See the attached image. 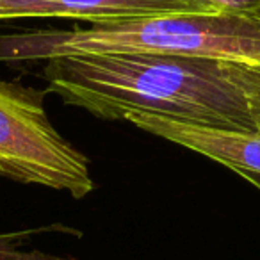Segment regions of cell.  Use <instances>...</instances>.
<instances>
[{"label": "cell", "mask_w": 260, "mask_h": 260, "mask_svg": "<svg viewBox=\"0 0 260 260\" xmlns=\"http://www.w3.org/2000/svg\"><path fill=\"white\" fill-rule=\"evenodd\" d=\"M41 232H64V234H73L80 237V232H75L73 228L62 226V224H50L45 228H32V230L22 232H9V234H0V260H77L73 256H57L50 253L38 251V249H29L23 251L22 244L34 234Z\"/></svg>", "instance_id": "cell-6"}, {"label": "cell", "mask_w": 260, "mask_h": 260, "mask_svg": "<svg viewBox=\"0 0 260 260\" xmlns=\"http://www.w3.org/2000/svg\"><path fill=\"white\" fill-rule=\"evenodd\" d=\"M48 91L98 119L130 111L256 132L239 62L194 55L102 54L45 61Z\"/></svg>", "instance_id": "cell-1"}, {"label": "cell", "mask_w": 260, "mask_h": 260, "mask_svg": "<svg viewBox=\"0 0 260 260\" xmlns=\"http://www.w3.org/2000/svg\"><path fill=\"white\" fill-rule=\"evenodd\" d=\"M45 96L47 91L0 79V177L80 200L94 189L89 160L52 125Z\"/></svg>", "instance_id": "cell-3"}, {"label": "cell", "mask_w": 260, "mask_h": 260, "mask_svg": "<svg viewBox=\"0 0 260 260\" xmlns=\"http://www.w3.org/2000/svg\"><path fill=\"white\" fill-rule=\"evenodd\" d=\"M239 73H241L242 86L248 94L249 107H251V114L255 119V128L256 132H260V66L239 62Z\"/></svg>", "instance_id": "cell-7"}, {"label": "cell", "mask_w": 260, "mask_h": 260, "mask_svg": "<svg viewBox=\"0 0 260 260\" xmlns=\"http://www.w3.org/2000/svg\"><path fill=\"white\" fill-rule=\"evenodd\" d=\"M209 2L226 13L260 15V0H209Z\"/></svg>", "instance_id": "cell-8"}, {"label": "cell", "mask_w": 260, "mask_h": 260, "mask_svg": "<svg viewBox=\"0 0 260 260\" xmlns=\"http://www.w3.org/2000/svg\"><path fill=\"white\" fill-rule=\"evenodd\" d=\"M209 0H0V20L64 18L96 23L168 15H219Z\"/></svg>", "instance_id": "cell-4"}, {"label": "cell", "mask_w": 260, "mask_h": 260, "mask_svg": "<svg viewBox=\"0 0 260 260\" xmlns=\"http://www.w3.org/2000/svg\"><path fill=\"white\" fill-rule=\"evenodd\" d=\"M102 54L194 55L260 66V15H168L0 34V62Z\"/></svg>", "instance_id": "cell-2"}, {"label": "cell", "mask_w": 260, "mask_h": 260, "mask_svg": "<svg viewBox=\"0 0 260 260\" xmlns=\"http://www.w3.org/2000/svg\"><path fill=\"white\" fill-rule=\"evenodd\" d=\"M123 119L143 132L192 150L237 173L260 175V132L214 128L143 111L126 112Z\"/></svg>", "instance_id": "cell-5"}]
</instances>
